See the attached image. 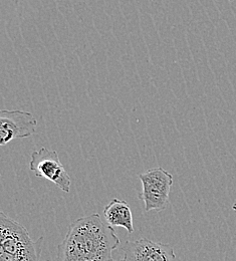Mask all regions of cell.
<instances>
[{"mask_svg":"<svg viewBox=\"0 0 236 261\" xmlns=\"http://www.w3.org/2000/svg\"><path fill=\"white\" fill-rule=\"evenodd\" d=\"M120 245L115 229L98 213L74 220L58 246L57 261H113Z\"/></svg>","mask_w":236,"mask_h":261,"instance_id":"6da1fadb","label":"cell"},{"mask_svg":"<svg viewBox=\"0 0 236 261\" xmlns=\"http://www.w3.org/2000/svg\"><path fill=\"white\" fill-rule=\"evenodd\" d=\"M37 128V121L30 112L2 110L0 112V145L5 146L15 139L32 137Z\"/></svg>","mask_w":236,"mask_h":261,"instance_id":"5b68a950","label":"cell"},{"mask_svg":"<svg viewBox=\"0 0 236 261\" xmlns=\"http://www.w3.org/2000/svg\"><path fill=\"white\" fill-rule=\"evenodd\" d=\"M142 192L139 195L145 203V211H163L169 204V196L173 185V176L161 167L150 169L139 176Z\"/></svg>","mask_w":236,"mask_h":261,"instance_id":"3957f363","label":"cell"},{"mask_svg":"<svg viewBox=\"0 0 236 261\" xmlns=\"http://www.w3.org/2000/svg\"><path fill=\"white\" fill-rule=\"evenodd\" d=\"M123 252L122 261H176L171 245L148 238L128 241L123 247Z\"/></svg>","mask_w":236,"mask_h":261,"instance_id":"8992f818","label":"cell"},{"mask_svg":"<svg viewBox=\"0 0 236 261\" xmlns=\"http://www.w3.org/2000/svg\"><path fill=\"white\" fill-rule=\"evenodd\" d=\"M30 169L36 177L49 180L64 192H69L71 180L57 151L47 148L34 151L31 156Z\"/></svg>","mask_w":236,"mask_h":261,"instance_id":"277c9868","label":"cell"},{"mask_svg":"<svg viewBox=\"0 0 236 261\" xmlns=\"http://www.w3.org/2000/svg\"><path fill=\"white\" fill-rule=\"evenodd\" d=\"M43 237L34 240L28 229L0 213V261H41Z\"/></svg>","mask_w":236,"mask_h":261,"instance_id":"7a4b0ae2","label":"cell"},{"mask_svg":"<svg viewBox=\"0 0 236 261\" xmlns=\"http://www.w3.org/2000/svg\"><path fill=\"white\" fill-rule=\"evenodd\" d=\"M113 261H116V260H113ZM120 261H122V260H120Z\"/></svg>","mask_w":236,"mask_h":261,"instance_id":"9c48e42d","label":"cell"},{"mask_svg":"<svg viewBox=\"0 0 236 261\" xmlns=\"http://www.w3.org/2000/svg\"><path fill=\"white\" fill-rule=\"evenodd\" d=\"M232 209H233V211L236 213V203H234V204L232 205Z\"/></svg>","mask_w":236,"mask_h":261,"instance_id":"ba28073f","label":"cell"},{"mask_svg":"<svg viewBox=\"0 0 236 261\" xmlns=\"http://www.w3.org/2000/svg\"><path fill=\"white\" fill-rule=\"evenodd\" d=\"M103 217L106 222L112 227H123L130 234L134 232L132 210L125 200L114 198L104 206Z\"/></svg>","mask_w":236,"mask_h":261,"instance_id":"52a82bcc","label":"cell"}]
</instances>
